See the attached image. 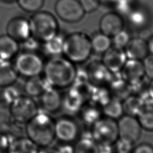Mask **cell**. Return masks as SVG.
I'll use <instances>...</instances> for the list:
<instances>
[{
  "instance_id": "cell-1",
  "label": "cell",
  "mask_w": 153,
  "mask_h": 153,
  "mask_svg": "<svg viewBox=\"0 0 153 153\" xmlns=\"http://www.w3.org/2000/svg\"><path fill=\"white\" fill-rule=\"evenodd\" d=\"M77 66L63 55L51 57L44 64V79L52 87L66 90L75 79Z\"/></svg>"
},
{
  "instance_id": "cell-2",
  "label": "cell",
  "mask_w": 153,
  "mask_h": 153,
  "mask_svg": "<svg viewBox=\"0 0 153 153\" xmlns=\"http://www.w3.org/2000/svg\"><path fill=\"white\" fill-rule=\"evenodd\" d=\"M27 137L40 148L49 147L55 139L54 120L47 112L38 113L26 123Z\"/></svg>"
},
{
  "instance_id": "cell-3",
  "label": "cell",
  "mask_w": 153,
  "mask_h": 153,
  "mask_svg": "<svg viewBox=\"0 0 153 153\" xmlns=\"http://www.w3.org/2000/svg\"><path fill=\"white\" fill-rule=\"evenodd\" d=\"M92 53L90 38L86 33L76 32L65 38L62 55L76 66L87 63Z\"/></svg>"
},
{
  "instance_id": "cell-4",
  "label": "cell",
  "mask_w": 153,
  "mask_h": 153,
  "mask_svg": "<svg viewBox=\"0 0 153 153\" xmlns=\"http://www.w3.org/2000/svg\"><path fill=\"white\" fill-rule=\"evenodd\" d=\"M29 20L31 36L39 42H46L58 34L57 21L53 14L47 11L34 13Z\"/></svg>"
},
{
  "instance_id": "cell-5",
  "label": "cell",
  "mask_w": 153,
  "mask_h": 153,
  "mask_svg": "<svg viewBox=\"0 0 153 153\" xmlns=\"http://www.w3.org/2000/svg\"><path fill=\"white\" fill-rule=\"evenodd\" d=\"M82 129L75 116L65 114L54 120L55 139L59 143L74 144L79 138Z\"/></svg>"
},
{
  "instance_id": "cell-6",
  "label": "cell",
  "mask_w": 153,
  "mask_h": 153,
  "mask_svg": "<svg viewBox=\"0 0 153 153\" xmlns=\"http://www.w3.org/2000/svg\"><path fill=\"white\" fill-rule=\"evenodd\" d=\"M92 138L97 144H111L118 138L117 120L103 116L90 128Z\"/></svg>"
},
{
  "instance_id": "cell-7",
  "label": "cell",
  "mask_w": 153,
  "mask_h": 153,
  "mask_svg": "<svg viewBox=\"0 0 153 153\" xmlns=\"http://www.w3.org/2000/svg\"><path fill=\"white\" fill-rule=\"evenodd\" d=\"M44 63L35 52L24 51L19 54L14 62L17 74L28 78L39 76L43 72Z\"/></svg>"
},
{
  "instance_id": "cell-8",
  "label": "cell",
  "mask_w": 153,
  "mask_h": 153,
  "mask_svg": "<svg viewBox=\"0 0 153 153\" xmlns=\"http://www.w3.org/2000/svg\"><path fill=\"white\" fill-rule=\"evenodd\" d=\"M37 105L30 97L20 96L10 105V112L18 122L27 123L38 112Z\"/></svg>"
},
{
  "instance_id": "cell-9",
  "label": "cell",
  "mask_w": 153,
  "mask_h": 153,
  "mask_svg": "<svg viewBox=\"0 0 153 153\" xmlns=\"http://www.w3.org/2000/svg\"><path fill=\"white\" fill-rule=\"evenodd\" d=\"M54 10L57 16L68 23L78 22L85 14L78 0H57Z\"/></svg>"
},
{
  "instance_id": "cell-10",
  "label": "cell",
  "mask_w": 153,
  "mask_h": 153,
  "mask_svg": "<svg viewBox=\"0 0 153 153\" xmlns=\"http://www.w3.org/2000/svg\"><path fill=\"white\" fill-rule=\"evenodd\" d=\"M118 137L135 144L140 139L142 127L135 117L124 114L117 120Z\"/></svg>"
},
{
  "instance_id": "cell-11",
  "label": "cell",
  "mask_w": 153,
  "mask_h": 153,
  "mask_svg": "<svg viewBox=\"0 0 153 153\" xmlns=\"http://www.w3.org/2000/svg\"><path fill=\"white\" fill-rule=\"evenodd\" d=\"M85 68L89 82L94 86H106L109 85L112 73L105 66L101 60H92L87 62Z\"/></svg>"
},
{
  "instance_id": "cell-12",
  "label": "cell",
  "mask_w": 153,
  "mask_h": 153,
  "mask_svg": "<svg viewBox=\"0 0 153 153\" xmlns=\"http://www.w3.org/2000/svg\"><path fill=\"white\" fill-rule=\"evenodd\" d=\"M65 90L62 97V110L66 114L76 117L87 100L79 90L72 86Z\"/></svg>"
},
{
  "instance_id": "cell-13",
  "label": "cell",
  "mask_w": 153,
  "mask_h": 153,
  "mask_svg": "<svg viewBox=\"0 0 153 153\" xmlns=\"http://www.w3.org/2000/svg\"><path fill=\"white\" fill-rule=\"evenodd\" d=\"M63 93L60 90L47 87L40 95V103L43 110L51 114L62 110Z\"/></svg>"
},
{
  "instance_id": "cell-14",
  "label": "cell",
  "mask_w": 153,
  "mask_h": 153,
  "mask_svg": "<svg viewBox=\"0 0 153 153\" xmlns=\"http://www.w3.org/2000/svg\"><path fill=\"white\" fill-rule=\"evenodd\" d=\"M127 60L124 49L112 46L102 54L101 60L112 74L120 73Z\"/></svg>"
},
{
  "instance_id": "cell-15",
  "label": "cell",
  "mask_w": 153,
  "mask_h": 153,
  "mask_svg": "<svg viewBox=\"0 0 153 153\" xmlns=\"http://www.w3.org/2000/svg\"><path fill=\"white\" fill-rule=\"evenodd\" d=\"M7 34L18 42H22L31 36L29 20L22 17L12 19L7 26Z\"/></svg>"
},
{
  "instance_id": "cell-16",
  "label": "cell",
  "mask_w": 153,
  "mask_h": 153,
  "mask_svg": "<svg viewBox=\"0 0 153 153\" xmlns=\"http://www.w3.org/2000/svg\"><path fill=\"white\" fill-rule=\"evenodd\" d=\"M121 77L130 85L136 84L146 78L142 60L127 59L122 68Z\"/></svg>"
},
{
  "instance_id": "cell-17",
  "label": "cell",
  "mask_w": 153,
  "mask_h": 153,
  "mask_svg": "<svg viewBox=\"0 0 153 153\" xmlns=\"http://www.w3.org/2000/svg\"><path fill=\"white\" fill-rule=\"evenodd\" d=\"M124 26L123 16L115 11L104 14L99 22L100 32L110 37L124 29Z\"/></svg>"
},
{
  "instance_id": "cell-18",
  "label": "cell",
  "mask_w": 153,
  "mask_h": 153,
  "mask_svg": "<svg viewBox=\"0 0 153 153\" xmlns=\"http://www.w3.org/2000/svg\"><path fill=\"white\" fill-rule=\"evenodd\" d=\"M102 117L101 108L90 102H87L76 115L82 127L87 128H90Z\"/></svg>"
},
{
  "instance_id": "cell-19",
  "label": "cell",
  "mask_w": 153,
  "mask_h": 153,
  "mask_svg": "<svg viewBox=\"0 0 153 153\" xmlns=\"http://www.w3.org/2000/svg\"><path fill=\"white\" fill-rule=\"evenodd\" d=\"M124 51L127 59L142 61L149 54L146 41L140 37L131 38Z\"/></svg>"
},
{
  "instance_id": "cell-20",
  "label": "cell",
  "mask_w": 153,
  "mask_h": 153,
  "mask_svg": "<svg viewBox=\"0 0 153 153\" xmlns=\"http://www.w3.org/2000/svg\"><path fill=\"white\" fill-rule=\"evenodd\" d=\"M108 87L111 96L121 101L131 94V85L121 77L120 72L112 74Z\"/></svg>"
},
{
  "instance_id": "cell-21",
  "label": "cell",
  "mask_w": 153,
  "mask_h": 153,
  "mask_svg": "<svg viewBox=\"0 0 153 153\" xmlns=\"http://www.w3.org/2000/svg\"><path fill=\"white\" fill-rule=\"evenodd\" d=\"M74 153H99L98 144L92 138L90 128L82 127L79 138L74 143Z\"/></svg>"
},
{
  "instance_id": "cell-22",
  "label": "cell",
  "mask_w": 153,
  "mask_h": 153,
  "mask_svg": "<svg viewBox=\"0 0 153 153\" xmlns=\"http://www.w3.org/2000/svg\"><path fill=\"white\" fill-rule=\"evenodd\" d=\"M19 42L8 35L0 36V60L9 61L18 53Z\"/></svg>"
},
{
  "instance_id": "cell-23",
  "label": "cell",
  "mask_w": 153,
  "mask_h": 153,
  "mask_svg": "<svg viewBox=\"0 0 153 153\" xmlns=\"http://www.w3.org/2000/svg\"><path fill=\"white\" fill-rule=\"evenodd\" d=\"M50 85L47 83L44 78L39 76L29 78L25 85V90L30 97L40 96L43 91Z\"/></svg>"
},
{
  "instance_id": "cell-24",
  "label": "cell",
  "mask_w": 153,
  "mask_h": 153,
  "mask_svg": "<svg viewBox=\"0 0 153 153\" xmlns=\"http://www.w3.org/2000/svg\"><path fill=\"white\" fill-rule=\"evenodd\" d=\"M18 74L8 61L0 60V87L13 85L17 80Z\"/></svg>"
},
{
  "instance_id": "cell-25",
  "label": "cell",
  "mask_w": 153,
  "mask_h": 153,
  "mask_svg": "<svg viewBox=\"0 0 153 153\" xmlns=\"http://www.w3.org/2000/svg\"><path fill=\"white\" fill-rule=\"evenodd\" d=\"M111 97L112 96L108 87L92 85L88 102L102 108Z\"/></svg>"
},
{
  "instance_id": "cell-26",
  "label": "cell",
  "mask_w": 153,
  "mask_h": 153,
  "mask_svg": "<svg viewBox=\"0 0 153 153\" xmlns=\"http://www.w3.org/2000/svg\"><path fill=\"white\" fill-rule=\"evenodd\" d=\"M38 146L27 138H20L9 145L8 153H38Z\"/></svg>"
},
{
  "instance_id": "cell-27",
  "label": "cell",
  "mask_w": 153,
  "mask_h": 153,
  "mask_svg": "<svg viewBox=\"0 0 153 153\" xmlns=\"http://www.w3.org/2000/svg\"><path fill=\"white\" fill-rule=\"evenodd\" d=\"M122 105L124 114L136 117L145 105L138 96L131 94L122 100Z\"/></svg>"
},
{
  "instance_id": "cell-28",
  "label": "cell",
  "mask_w": 153,
  "mask_h": 153,
  "mask_svg": "<svg viewBox=\"0 0 153 153\" xmlns=\"http://www.w3.org/2000/svg\"><path fill=\"white\" fill-rule=\"evenodd\" d=\"M101 109L103 116L115 120H118L124 115L122 101L112 96Z\"/></svg>"
},
{
  "instance_id": "cell-29",
  "label": "cell",
  "mask_w": 153,
  "mask_h": 153,
  "mask_svg": "<svg viewBox=\"0 0 153 153\" xmlns=\"http://www.w3.org/2000/svg\"><path fill=\"white\" fill-rule=\"evenodd\" d=\"M93 52L99 54H103L112 47L111 37L101 32L95 33L90 38Z\"/></svg>"
},
{
  "instance_id": "cell-30",
  "label": "cell",
  "mask_w": 153,
  "mask_h": 153,
  "mask_svg": "<svg viewBox=\"0 0 153 153\" xmlns=\"http://www.w3.org/2000/svg\"><path fill=\"white\" fill-rule=\"evenodd\" d=\"M64 39L62 36L57 34L50 40L43 42L44 51L50 57L62 55Z\"/></svg>"
},
{
  "instance_id": "cell-31",
  "label": "cell",
  "mask_w": 153,
  "mask_h": 153,
  "mask_svg": "<svg viewBox=\"0 0 153 153\" xmlns=\"http://www.w3.org/2000/svg\"><path fill=\"white\" fill-rule=\"evenodd\" d=\"M136 118L142 129L147 131H153V104L144 105Z\"/></svg>"
},
{
  "instance_id": "cell-32",
  "label": "cell",
  "mask_w": 153,
  "mask_h": 153,
  "mask_svg": "<svg viewBox=\"0 0 153 153\" xmlns=\"http://www.w3.org/2000/svg\"><path fill=\"white\" fill-rule=\"evenodd\" d=\"M127 16L130 23L134 27H143L147 24L148 16L142 9L133 8Z\"/></svg>"
},
{
  "instance_id": "cell-33",
  "label": "cell",
  "mask_w": 153,
  "mask_h": 153,
  "mask_svg": "<svg viewBox=\"0 0 153 153\" xmlns=\"http://www.w3.org/2000/svg\"><path fill=\"white\" fill-rule=\"evenodd\" d=\"M17 1L22 10L32 13L39 11L44 3V0H17Z\"/></svg>"
},
{
  "instance_id": "cell-34",
  "label": "cell",
  "mask_w": 153,
  "mask_h": 153,
  "mask_svg": "<svg viewBox=\"0 0 153 153\" xmlns=\"http://www.w3.org/2000/svg\"><path fill=\"white\" fill-rule=\"evenodd\" d=\"M130 39L129 33L126 30L123 29L112 37V46L124 49Z\"/></svg>"
},
{
  "instance_id": "cell-35",
  "label": "cell",
  "mask_w": 153,
  "mask_h": 153,
  "mask_svg": "<svg viewBox=\"0 0 153 153\" xmlns=\"http://www.w3.org/2000/svg\"><path fill=\"white\" fill-rule=\"evenodd\" d=\"M1 95L3 100L10 105L21 96L19 90L13 85L4 87Z\"/></svg>"
},
{
  "instance_id": "cell-36",
  "label": "cell",
  "mask_w": 153,
  "mask_h": 153,
  "mask_svg": "<svg viewBox=\"0 0 153 153\" xmlns=\"http://www.w3.org/2000/svg\"><path fill=\"white\" fill-rule=\"evenodd\" d=\"M115 8V12L120 14L127 16L133 9L132 0H115L113 3Z\"/></svg>"
},
{
  "instance_id": "cell-37",
  "label": "cell",
  "mask_w": 153,
  "mask_h": 153,
  "mask_svg": "<svg viewBox=\"0 0 153 153\" xmlns=\"http://www.w3.org/2000/svg\"><path fill=\"white\" fill-rule=\"evenodd\" d=\"M114 153H131L134 144L124 139L118 138L113 144Z\"/></svg>"
},
{
  "instance_id": "cell-38",
  "label": "cell",
  "mask_w": 153,
  "mask_h": 153,
  "mask_svg": "<svg viewBox=\"0 0 153 153\" xmlns=\"http://www.w3.org/2000/svg\"><path fill=\"white\" fill-rule=\"evenodd\" d=\"M85 13H90L96 10L100 5V0H78Z\"/></svg>"
},
{
  "instance_id": "cell-39",
  "label": "cell",
  "mask_w": 153,
  "mask_h": 153,
  "mask_svg": "<svg viewBox=\"0 0 153 153\" xmlns=\"http://www.w3.org/2000/svg\"><path fill=\"white\" fill-rule=\"evenodd\" d=\"M142 62L146 77L148 79H153V56L148 54Z\"/></svg>"
},
{
  "instance_id": "cell-40",
  "label": "cell",
  "mask_w": 153,
  "mask_h": 153,
  "mask_svg": "<svg viewBox=\"0 0 153 153\" xmlns=\"http://www.w3.org/2000/svg\"><path fill=\"white\" fill-rule=\"evenodd\" d=\"M22 43L26 51L34 52L39 47V41L32 36H30Z\"/></svg>"
},
{
  "instance_id": "cell-41",
  "label": "cell",
  "mask_w": 153,
  "mask_h": 153,
  "mask_svg": "<svg viewBox=\"0 0 153 153\" xmlns=\"http://www.w3.org/2000/svg\"><path fill=\"white\" fill-rule=\"evenodd\" d=\"M131 153H153V145L149 142H142L134 146Z\"/></svg>"
},
{
  "instance_id": "cell-42",
  "label": "cell",
  "mask_w": 153,
  "mask_h": 153,
  "mask_svg": "<svg viewBox=\"0 0 153 153\" xmlns=\"http://www.w3.org/2000/svg\"><path fill=\"white\" fill-rule=\"evenodd\" d=\"M55 153H74V144L60 143L59 145L54 148Z\"/></svg>"
},
{
  "instance_id": "cell-43",
  "label": "cell",
  "mask_w": 153,
  "mask_h": 153,
  "mask_svg": "<svg viewBox=\"0 0 153 153\" xmlns=\"http://www.w3.org/2000/svg\"><path fill=\"white\" fill-rule=\"evenodd\" d=\"M99 153H114L113 145L98 144Z\"/></svg>"
},
{
  "instance_id": "cell-44",
  "label": "cell",
  "mask_w": 153,
  "mask_h": 153,
  "mask_svg": "<svg viewBox=\"0 0 153 153\" xmlns=\"http://www.w3.org/2000/svg\"><path fill=\"white\" fill-rule=\"evenodd\" d=\"M146 43L149 54L153 56V36H151L148 41H146Z\"/></svg>"
},
{
  "instance_id": "cell-45",
  "label": "cell",
  "mask_w": 153,
  "mask_h": 153,
  "mask_svg": "<svg viewBox=\"0 0 153 153\" xmlns=\"http://www.w3.org/2000/svg\"><path fill=\"white\" fill-rule=\"evenodd\" d=\"M148 91L151 96V97L153 99V79H149L148 85Z\"/></svg>"
},
{
  "instance_id": "cell-46",
  "label": "cell",
  "mask_w": 153,
  "mask_h": 153,
  "mask_svg": "<svg viewBox=\"0 0 153 153\" xmlns=\"http://www.w3.org/2000/svg\"><path fill=\"white\" fill-rule=\"evenodd\" d=\"M100 2H104L106 3H114L115 0H100Z\"/></svg>"
},
{
  "instance_id": "cell-47",
  "label": "cell",
  "mask_w": 153,
  "mask_h": 153,
  "mask_svg": "<svg viewBox=\"0 0 153 153\" xmlns=\"http://www.w3.org/2000/svg\"><path fill=\"white\" fill-rule=\"evenodd\" d=\"M0 153H4V152H0Z\"/></svg>"
}]
</instances>
